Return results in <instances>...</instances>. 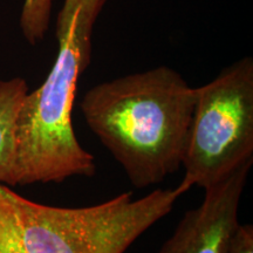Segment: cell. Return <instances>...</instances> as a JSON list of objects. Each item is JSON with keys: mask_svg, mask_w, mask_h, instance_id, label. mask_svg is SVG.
Instances as JSON below:
<instances>
[{"mask_svg": "<svg viewBox=\"0 0 253 253\" xmlns=\"http://www.w3.org/2000/svg\"><path fill=\"white\" fill-rule=\"evenodd\" d=\"M196 99L197 88L160 66L91 87L80 106L88 128L142 189L182 167Z\"/></svg>", "mask_w": 253, "mask_h": 253, "instance_id": "6da1fadb", "label": "cell"}, {"mask_svg": "<svg viewBox=\"0 0 253 253\" xmlns=\"http://www.w3.org/2000/svg\"><path fill=\"white\" fill-rule=\"evenodd\" d=\"M108 0H63L56 18L58 53L36 90L28 91L17 120V185L61 183L96 171L81 147L72 112L78 82L90 65L95 23Z\"/></svg>", "mask_w": 253, "mask_h": 253, "instance_id": "7a4b0ae2", "label": "cell"}, {"mask_svg": "<svg viewBox=\"0 0 253 253\" xmlns=\"http://www.w3.org/2000/svg\"><path fill=\"white\" fill-rule=\"evenodd\" d=\"M0 189L28 253H125L183 195L176 186L140 199L128 191L93 207L58 208L25 198L11 186Z\"/></svg>", "mask_w": 253, "mask_h": 253, "instance_id": "3957f363", "label": "cell"}, {"mask_svg": "<svg viewBox=\"0 0 253 253\" xmlns=\"http://www.w3.org/2000/svg\"><path fill=\"white\" fill-rule=\"evenodd\" d=\"M253 160V59L227 66L197 88L188 148L177 185L185 194L194 185L207 190Z\"/></svg>", "mask_w": 253, "mask_h": 253, "instance_id": "277c9868", "label": "cell"}, {"mask_svg": "<svg viewBox=\"0 0 253 253\" xmlns=\"http://www.w3.org/2000/svg\"><path fill=\"white\" fill-rule=\"evenodd\" d=\"M252 162L205 190L203 203L186 211L157 253H227Z\"/></svg>", "mask_w": 253, "mask_h": 253, "instance_id": "5b68a950", "label": "cell"}, {"mask_svg": "<svg viewBox=\"0 0 253 253\" xmlns=\"http://www.w3.org/2000/svg\"><path fill=\"white\" fill-rule=\"evenodd\" d=\"M28 93L23 78L0 80V184L17 185V120Z\"/></svg>", "mask_w": 253, "mask_h": 253, "instance_id": "8992f818", "label": "cell"}, {"mask_svg": "<svg viewBox=\"0 0 253 253\" xmlns=\"http://www.w3.org/2000/svg\"><path fill=\"white\" fill-rule=\"evenodd\" d=\"M54 0H24L20 14V28L30 45L43 40L49 28Z\"/></svg>", "mask_w": 253, "mask_h": 253, "instance_id": "52a82bcc", "label": "cell"}, {"mask_svg": "<svg viewBox=\"0 0 253 253\" xmlns=\"http://www.w3.org/2000/svg\"><path fill=\"white\" fill-rule=\"evenodd\" d=\"M0 253H28L25 248L11 205L0 189Z\"/></svg>", "mask_w": 253, "mask_h": 253, "instance_id": "ba28073f", "label": "cell"}, {"mask_svg": "<svg viewBox=\"0 0 253 253\" xmlns=\"http://www.w3.org/2000/svg\"><path fill=\"white\" fill-rule=\"evenodd\" d=\"M227 253H253V226L238 225L231 239Z\"/></svg>", "mask_w": 253, "mask_h": 253, "instance_id": "9c48e42d", "label": "cell"}]
</instances>
